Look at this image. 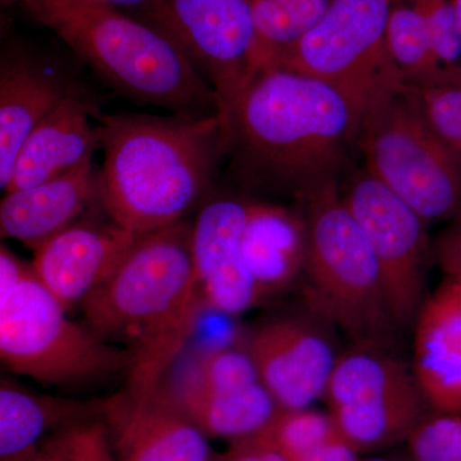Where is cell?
<instances>
[{"instance_id": "1", "label": "cell", "mask_w": 461, "mask_h": 461, "mask_svg": "<svg viewBox=\"0 0 461 461\" xmlns=\"http://www.w3.org/2000/svg\"><path fill=\"white\" fill-rule=\"evenodd\" d=\"M362 114L344 94L286 68H262L223 124L230 175L299 199L339 185Z\"/></svg>"}, {"instance_id": "2", "label": "cell", "mask_w": 461, "mask_h": 461, "mask_svg": "<svg viewBox=\"0 0 461 461\" xmlns=\"http://www.w3.org/2000/svg\"><path fill=\"white\" fill-rule=\"evenodd\" d=\"M103 166L99 204L138 235L180 222L213 185L227 156L218 114L95 117Z\"/></svg>"}, {"instance_id": "3", "label": "cell", "mask_w": 461, "mask_h": 461, "mask_svg": "<svg viewBox=\"0 0 461 461\" xmlns=\"http://www.w3.org/2000/svg\"><path fill=\"white\" fill-rule=\"evenodd\" d=\"M80 308L99 338L131 354L127 388L160 386L206 308L194 264L193 223L182 220L141 235Z\"/></svg>"}, {"instance_id": "4", "label": "cell", "mask_w": 461, "mask_h": 461, "mask_svg": "<svg viewBox=\"0 0 461 461\" xmlns=\"http://www.w3.org/2000/svg\"><path fill=\"white\" fill-rule=\"evenodd\" d=\"M121 95L176 114H218V99L180 45L121 9L86 0H16Z\"/></svg>"}, {"instance_id": "5", "label": "cell", "mask_w": 461, "mask_h": 461, "mask_svg": "<svg viewBox=\"0 0 461 461\" xmlns=\"http://www.w3.org/2000/svg\"><path fill=\"white\" fill-rule=\"evenodd\" d=\"M8 248L0 249V357L14 375L72 386L131 369L126 348L99 338Z\"/></svg>"}, {"instance_id": "6", "label": "cell", "mask_w": 461, "mask_h": 461, "mask_svg": "<svg viewBox=\"0 0 461 461\" xmlns=\"http://www.w3.org/2000/svg\"><path fill=\"white\" fill-rule=\"evenodd\" d=\"M312 299L355 345L386 348L397 326L368 240L342 200L339 185L303 200Z\"/></svg>"}, {"instance_id": "7", "label": "cell", "mask_w": 461, "mask_h": 461, "mask_svg": "<svg viewBox=\"0 0 461 461\" xmlns=\"http://www.w3.org/2000/svg\"><path fill=\"white\" fill-rule=\"evenodd\" d=\"M357 149L369 169L427 223L461 214V153L408 89L364 115Z\"/></svg>"}, {"instance_id": "8", "label": "cell", "mask_w": 461, "mask_h": 461, "mask_svg": "<svg viewBox=\"0 0 461 461\" xmlns=\"http://www.w3.org/2000/svg\"><path fill=\"white\" fill-rule=\"evenodd\" d=\"M395 2L332 0L315 25L271 67L311 76L335 87L353 103L363 120L409 89L388 48V18Z\"/></svg>"}, {"instance_id": "9", "label": "cell", "mask_w": 461, "mask_h": 461, "mask_svg": "<svg viewBox=\"0 0 461 461\" xmlns=\"http://www.w3.org/2000/svg\"><path fill=\"white\" fill-rule=\"evenodd\" d=\"M323 399L360 455L408 441L426 417L414 372L386 348L355 345L339 355Z\"/></svg>"}, {"instance_id": "10", "label": "cell", "mask_w": 461, "mask_h": 461, "mask_svg": "<svg viewBox=\"0 0 461 461\" xmlns=\"http://www.w3.org/2000/svg\"><path fill=\"white\" fill-rule=\"evenodd\" d=\"M149 18L180 45L211 85L226 123L256 75L253 0H158Z\"/></svg>"}, {"instance_id": "11", "label": "cell", "mask_w": 461, "mask_h": 461, "mask_svg": "<svg viewBox=\"0 0 461 461\" xmlns=\"http://www.w3.org/2000/svg\"><path fill=\"white\" fill-rule=\"evenodd\" d=\"M341 196L375 253L397 326H411L427 297L429 223L366 167L351 173Z\"/></svg>"}, {"instance_id": "12", "label": "cell", "mask_w": 461, "mask_h": 461, "mask_svg": "<svg viewBox=\"0 0 461 461\" xmlns=\"http://www.w3.org/2000/svg\"><path fill=\"white\" fill-rule=\"evenodd\" d=\"M102 420L117 461H213L208 437L168 388L124 393L103 402Z\"/></svg>"}, {"instance_id": "13", "label": "cell", "mask_w": 461, "mask_h": 461, "mask_svg": "<svg viewBox=\"0 0 461 461\" xmlns=\"http://www.w3.org/2000/svg\"><path fill=\"white\" fill-rule=\"evenodd\" d=\"M247 348L260 384L284 411L321 399L339 357L320 326L297 317L264 321Z\"/></svg>"}, {"instance_id": "14", "label": "cell", "mask_w": 461, "mask_h": 461, "mask_svg": "<svg viewBox=\"0 0 461 461\" xmlns=\"http://www.w3.org/2000/svg\"><path fill=\"white\" fill-rule=\"evenodd\" d=\"M250 204L239 196H220L205 203L193 222L196 277L206 308L218 313L242 314L264 300L242 254Z\"/></svg>"}, {"instance_id": "15", "label": "cell", "mask_w": 461, "mask_h": 461, "mask_svg": "<svg viewBox=\"0 0 461 461\" xmlns=\"http://www.w3.org/2000/svg\"><path fill=\"white\" fill-rule=\"evenodd\" d=\"M140 236L114 222H77L33 251L32 269L69 311L113 275Z\"/></svg>"}, {"instance_id": "16", "label": "cell", "mask_w": 461, "mask_h": 461, "mask_svg": "<svg viewBox=\"0 0 461 461\" xmlns=\"http://www.w3.org/2000/svg\"><path fill=\"white\" fill-rule=\"evenodd\" d=\"M93 100L76 90L30 133L18 151L5 193L27 189L93 160L100 149Z\"/></svg>"}, {"instance_id": "17", "label": "cell", "mask_w": 461, "mask_h": 461, "mask_svg": "<svg viewBox=\"0 0 461 461\" xmlns=\"http://www.w3.org/2000/svg\"><path fill=\"white\" fill-rule=\"evenodd\" d=\"M98 200V171L93 160L53 180L5 193L0 203V233L35 251L72 224Z\"/></svg>"}, {"instance_id": "18", "label": "cell", "mask_w": 461, "mask_h": 461, "mask_svg": "<svg viewBox=\"0 0 461 461\" xmlns=\"http://www.w3.org/2000/svg\"><path fill=\"white\" fill-rule=\"evenodd\" d=\"M76 87L26 57L0 68V187L7 189L18 151L39 123Z\"/></svg>"}, {"instance_id": "19", "label": "cell", "mask_w": 461, "mask_h": 461, "mask_svg": "<svg viewBox=\"0 0 461 461\" xmlns=\"http://www.w3.org/2000/svg\"><path fill=\"white\" fill-rule=\"evenodd\" d=\"M242 254L263 299L281 293L305 271L308 235L304 214L251 200Z\"/></svg>"}, {"instance_id": "20", "label": "cell", "mask_w": 461, "mask_h": 461, "mask_svg": "<svg viewBox=\"0 0 461 461\" xmlns=\"http://www.w3.org/2000/svg\"><path fill=\"white\" fill-rule=\"evenodd\" d=\"M103 402H81L0 382V461L29 459L42 441L67 426L102 418Z\"/></svg>"}, {"instance_id": "21", "label": "cell", "mask_w": 461, "mask_h": 461, "mask_svg": "<svg viewBox=\"0 0 461 461\" xmlns=\"http://www.w3.org/2000/svg\"><path fill=\"white\" fill-rule=\"evenodd\" d=\"M168 391L208 438H226L232 442L259 435L280 411V406L260 382L223 393L169 388Z\"/></svg>"}, {"instance_id": "22", "label": "cell", "mask_w": 461, "mask_h": 461, "mask_svg": "<svg viewBox=\"0 0 461 461\" xmlns=\"http://www.w3.org/2000/svg\"><path fill=\"white\" fill-rule=\"evenodd\" d=\"M414 360L461 375V281L445 276L414 321Z\"/></svg>"}, {"instance_id": "23", "label": "cell", "mask_w": 461, "mask_h": 461, "mask_svg": "<svg viewBox=\"0 0 461 461\" xmlns=\"http://www.w3.org/2000/svg\"><path fill=\"white\" fill-rule=\"evenodd\" d=\"M388 48L393 62L409 89L420 90L461 78L446 71L439 63L429 30L411 0H396L387 26Z\"/></svg>"}, {"instance_id": "24", "label": "cell", "mask_w": 461, "mask_h": 461, "mask_svg": "<svg viewBox=\"0 0 461 461\" xmlns=\"http://www.w3.org/2000/svg\"><path fill=\"white\" fill-rule=\"evenodd\" d=\"M332 0H253L256 44L253 67L275 65L293 45L315 25Z\"/></svg>"}, {"instance_id": "25", "label": "cell", "mask_w": 461, "mask_h": 461, "mask_svg": "<svg viewBox=\"0 0 461 461\" xmlns=\"http://www.w3.org/2000/svg\"><path fill=\"white\" fill-rule=\"evenodd\" d=\"M259 382L248 348L221 346L194 357L168 388L194 393H223L253 386Z\"/></svg>"}, {"instance_id": "26", "label": "cell", "mask_w": 461, "mask_h": 461, "mask_svg": "<svg viewBox=\"0 0 461 461\" xmlns=\"http://www.w3.org/2000/svg\"><path fill=\"white\" fill-rule=\"evenodd\" d=\"M259 435L266 437L285 459H290L341 433L329 411L304 408L293 411L280 409Z\"/></svg>"}, {"instance_id": "27", "label": "cell", "mask_w": 461, "mask_h": 461, "mask_svg": "<svg viewBox=\"0 0 461 461\" xmlns=\"http://www.w3.org/2000/svg\"><path fill=\"white\" fill-rule=\"evenodd\" d=\"M30 461H117L102 418L77 421L48 437Z\"/></svg>"}, {"instance_id": "28", "label": "cell", "mask_w": 461, "mask_h": 461, "mask_svg": "<svg viewBox=\"0 0 461 461\" xmlns=\"http://www.w3.org/2000/svg\"><path fill=\"white\" fill-rule=\"evenodd\" d=\"M420 12L439 63L461 75V35L455 0H411Z\"/></svg>"}, {"instance_id": "29", "label": "cell", "mask_w": 461, "mask_h": 461, "mask_svg": "<svg viewBox=\"0 0 461 461\" xmlns=\"http://www.w3.org/2000/svg\"><path fill=\"white\" fill-rule=\"evenodd\" d=\"M406 442L411 461H461V420L451 414L424 417Z\"/></svg>"}, {"instance_id": "30", "label": "cell", "mask_w": 461, "mask_h": 461, "mask_svg": "<svg viewBox=\"0 0 461 461\" xmlns=\"http://www.w3.org/2000/svg\"><path fill=\"white\" fill-rule=\"evenodd\" d=\"M412 91L436 131L461 153V78Z\"/></svg>"}, {"instance_id": "31", "label": "cell", "mask_w": 461, "mask_h": 461, "mask_svg": "<svg viewBox=\"0 0 461 461\" xmlns=\"http://www.w3.org/2000/svg\"><path fill=\"white\" fill-rule=\"evenodd\" d=\"M433 256L445 276L461 281V214L439 233Z\"/></svg>"}, {"instance_id": "32", "label": "cell", "mask_w": 461, "mask_h": 461, "mask_svg": "<svg viewBox=\"0 0 461 461\" xmlns=\"http://www.w3.org/2000/svg\"><path fill=\"white\" fill-rule=\"evenodd\" d=\"M213 461H287L262 435L230 442L229 450L214 455Z\"/></svg>"}, {"instance_id": "33", "label": "cell", "mask_w": 461, "mask_h": 461, "mask_svg": "<svg viewBox=\"0 0 461 461\" xmlns=\"http://www.w3.org/2000/svg\"><path fill=\"white\" fill-rule=\"evenodd\" d=\"M360 454L348 444V441L339 435L323 442V444L315 446L311 450L295 455V456L286 459L287 461H359Z\"/></svg>"}, {"instance_id": "34", "label": "cell", "mask_w": 461, "mask_h": 461, "mask_svg": "<svg viewBox=\"0 0 461 461\" xmlns=\"http://www.w3.org/2000/svg\"><path fill=\"white\" fill-rule=\"evenodd\" d=\"M86 2L102 3L118 9H139L148 14V17L158 5V0H86Z\"/></svg>"}, {"instance_id": "35", "label": "cell", "mask_w": 461, "mask_h": 461, "mask_svg": "<svg viewBox=\"0 0 461 461\" xmlns=\"http://www.w3.org/2000/svg\"><path fill=\"white\" fill-rule=\"evenodd\" d=\"M359 461H411L409 460H402L395 459V457H384V456H368V457H360Z\"/></svg>"}, {"instance_id": "36", "label": "cell", "mask_w": 461, "mask_h": 461, "mask_svg": "<svg viewBox=\"0 0 461 461\" xmlns=\"http://www.w3.org/2000/svg\"><path fill=\"white\" fill-rule=\"evenodd\" d=\"M455 7H456L457 21H459V29L461 35V0H455Z\"/></svg>"}, {"instance_id": "37", "label": "cell", "mask_w": 461, "mask_h": 461, "mask_svg": "<svg viewBox=\"0 0 461 461\" xmlns=\"http://www.w3.org/2000/svg\"><path fill=\"white\" fill-rule=\"evenodd\" d=\"M23 461H30V460H23Z\"/></svg>"}]
</instances>
